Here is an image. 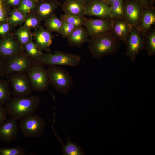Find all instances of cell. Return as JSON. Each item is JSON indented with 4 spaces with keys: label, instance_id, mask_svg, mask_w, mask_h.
Segmentation results:
<instances>
[{
    "label": "cell",
    "instance_id": "cell-1",
    "mask_svg": "<svg viewBox=\"0 0 155 155\" xmlns=\"http://www.w3.org/2000/svg\"><path fill=\"white\" fill-rule=\"evenodd\" d=\"M40 100L37 96L16 97L6 104L5 108L7 114L16 120H21L34 113L39 108Z\"/></svg>",
    "mask_w": 155,
    "mask_h": 155
},
{
    "label": "cell",
    "instance_id": "cell-2",
    "mask_svg": "<svg viewBox=\"0 0 155 155\" xmlns=\"http://www.w3.org/2000/svg\"><path fill=\"white\" fill-rule=\"evenodd\" d=\"M120 41L111 31L89 39V50L94 57L101 59L116 52L119 48Z\"/></svg>",
    "mask_w": 155,
    "mask_h": 155
},
{
    "label": "cell",
    "instance_id": "cell-3",
    "mask_svg": "<svg viewBox=\"0 0 155 155\" xmlns=\"http://www.w3.org/2000/svg\"><path fill=\"white\" fill-rule=\"evenodd\" d=\"M47 71L49 84L57 92L67 94L73 87V78L65 69L57 65H50Z\"/></svg>",
    "mask_w": 155,
    "mask_h": 155
},
{
    "label": "cell",
    "instance_id": "cell-4",
    "mask_svg": "<svg viewBox=\"0 0 155 155\" xmlns=\"http://www.w3.org/2000/svg\"><path fill=\"white\" fill-rule=\"evenodd\" d=\"M81 59L79 55L56 51L54 53L49 52L44 53L36 63L44 66L65 65L75 67L78 65Z\"/></svg>",
    "mask_w": 155,
    "mask_h": 155
},
{
    "label": "cell",
    "instance_id": "cell-5",
    "mask_svg": "<svg viewBox=\"0 0 155 155\" xmlns=\"http://www.w3.org/2000/svg\"><path fill=\"white\" fill-rule=\"evenodd\" d=\"M46 125L44 119L39 115L33 113L20 120L19 128L24 136L34 138L42 135Z\"/></svg>",
    "mask_w": 155,
    "mask_h": 155
},
{
    "label": "cell",
    "instance_id": "cell-6",
    "mask_svg": "<svg viewBox=\"0 0 155 155\" xmlns=\"http://www.w3.org/2000/svg\"><path fill=\"white\" fill-rule=\"evenodd\" d=\"M26 74L33 90L42 92L48 89L50 84L47 70L44 65L35 63Z\"/></svg>",
    "mask_w": 155,
    "mask_h": 155
},
{
    "label": "cell",
    "instance_id": "cell-7",
    "mask_svg": "<svg viewBox=\"0 0 155 155\" xmlns=\"http://www.w3.org/2000/svg\"><path fill=\"white\" fill-rule=\"evenodd\" d=\"M35 63L24 51L5 59V75L14 73H26Z\"/></svg>",
    "mask_w": 155,
    "mask_h": 155
},
{
    "label": "cell",
    "instance_id": "cell-8",
    "mask_svg": "<svg viewBox=\"0 0 155 155\" xmlns=\"http://www.w3.org/2000/svg\"><path fill=\"white\" fill-rule=\"evenodd\" d=\"M113 19L111 18H85L83 26L89 37L94 38L112 31Z\"/></svg>",
    "mask_w": 155,
    "mask_h": 155
},
{
    "label": "cell",
    "instance_id": "cell-9",
    "mask_svg": "<svg viewBox=\"0 0 155 155\" xmlns=\"http://www.w3.org/2000/svg\"><path fill=\"white\" fill-rule=\"evenodd\" d=\"M137 26H131L126 45L125 54L134 61L139 52L144 48V39Z\"/></svg>",
    "mask_w": 155,
    "mask_h": 155
},
{
    "label": "cell",
    "instance_id": "cell-10",
    "mask_svg": "<svg viewBox=\"0 0 155 155\" xmlns=\"http://www.w3.org/2000/svg\"><path fill=\"white\" fill-rule=\"evenodd\" d=\"M9 75L16 97L31 96L33 90L27 74L25 73H14Z\"/></svg>",
    "mask_w": 155,
    "mask_h": 155
},
{
    "label": "cell",
    "instance_id": "cell-11",
    "mask_svg": "<svg viewBox=\"0 0 155 155\" xmlns=\"http://www.w3.org/2000/svg\"><path fill=\"white\" fill-rule=\"evenodd\" d=\"M24 51L14 34L10 33L0 39V55L5 59Z\"/></svg>",
    "mask_w": 155,
    "mask_h": 155
},
{
    "label": "cell",
    "instance_id": "cell-12",
    "mask_svg": "<svg viewBox=\"0 0 155 155\" xmlns=\"http://www.w3.org/2000/svg\"><path fill=\"white\" fill-rule=\"evenodd\" d=\"M144 7L140 3L134 1L127 2L124 6V19L131 26L138 24Z\"/></svg>",
    "mask_w": 155,
    "mask_h": 155
},
{
    "label": "cell",
    "instance_id": "cell-13",
    "mask_svg": "<svg viewBox=\"0 0 155 155\" xmlns=\"http://www.w3.org/2000/svg\"><path fill=\"white\" fill-rule=\"evenodd\" d=\"M32 34L34 43L42 51L49 52L54 38L51 32L40 26L34 29Z\"/></svg>",
    "mask_w": 155,
    "mask_h": 155
},
{
    "label": "cell",
    "instance_id": "cell-14",
    "mask_svg": "<svg viewBox=\"0 0 155 155\" xmlns=\"http://www.w3.org/2000/svg\"><path fill=\"white\" fill-rule=\"evenodd\" d=\"M18 133L17 120L11 117L7 119L0 125V140L10 143L17 137Z\"/></svg>",
    "mask_w": 155,
    "mask_h": 155
},
{
    "label": "cell",
    "instance_id": "cell-15",
    "mask_svg": "<svg viewBox=\"0 0 155 155\" xmlns=\"http://www.w3.org/2000/svg\"><path fill=\"white\" fill-rule=\"evenodd\" d=\"M85 15L112 18L110 6L104 2L97 1H93L86 7Z\"/></svg>",
    "mask_w": 155,
    "mask_h": 155
},
{
    "label": "cell",
    "instance_id": "cell-16",
    "mask_svg": "<svg viewBox=\"0 0 155 155\" xmlns=\"http://www.w3.org/2000/svg\"><path fill=\"white\" fill-rule=\"evenodd\" d=\"M113 19L112 32L117 38L126 45L131 26L124 18Z\"/></svg>",
    "mask_w": 155,
    "mask_h": 155
},
{
    "label": "cell",
    "instance_id": "cell-17",
    "mask_svg": "<svg viewBox=\"0 0 155 155\" xmlns=\"http://www.w3.org/2000/svg\"><path fill=\"white\" fill-rule=\"evenodd\" d=\"M155 22V12L154 9L144 8L139 22L137 26L142 34L145 36L150 30Z\"/></svg>",
    "mask_w": 155,
    "mask_h": 155
},
{
    "label": "cell",
    "instance_id": "cell-18",
    "mask_svg": "<svg viewBox=\"0 0 155 155\" xmlns=\"http://www.w3.org/2000/svg\"><path fill=\"white\" fill-rule=\"evenodd\" d=\"M89 36L86 29L82 26L77 27L67 37L70 46L80 47L89 41Z\"/></svg>",
    "mask_w": 155,
    "mask_h": 155
},
{
    "label": "cell",
    "instance_id": "cell-19",
    "mask_svg": "<svg viewBox=\"0 0 155 155\" xmlns=\"http://www.w3.org/2000/svg\"><path fill=\"white\" fill-rule=\"evenodd\" d=\"M81 0H69L63 7L64 14L85 17L86 7Z\"/></svg>",
    "mask_w": 155,
    "mask_h": 155
},
{
    "label": "cell",
    "instance_id": "cell-20",
    "mask_svg": "<svg viewBox=\"0 0 155 155\" xmlns=\"http://www.w3.org/2000/svg\"><path fill=\"white\" fill-rule=\"evenodd\" d=\"M57 7L55 4L44 3L35 7L32 12L38 16L42 21H45L53 14Z\"/></svg>",
    "mask_w": 155,
    "mask_h": 155
},
{
    "label": "cell",
    "instance_id": "cell-21",
    "mask_svg": "<svg viewBox=\"0 0 155 155\" xmlns=\"http://www.w3.org/2000/svg\"><path fill=\"white\" fill-rule=\"evenodd\" d=\"M14 35L23 49L26 44L33 40L30 30L23 26L16 30Z\"/></svg>",
    "mask_w": 155,
    "mask_h": 155
},
{
    "label": "cell",
    "instance_id": "cell-22",
    "mask_svg": "<svg viewBox=\"0 0 155 155\" xmlns=\"http://www.w3.org/2000/svg\"><path fill=\"white\" fill-rule=\"evenodd\" d=\"M63 154L64 155H84L83 150L76 143L72 142L67 136V142L65 145L63 144Z\"/></svg>",
    "mask_w": 155,
    "mask_h": 155
},
{
    "label": "cell",
    "instance_id": "cell-23",
    "mask_svg": "<svg viewBox=\"0 0 155 155\" xmlns=\"http://www.w3.org/2000/svg\"><path fill=\"white\" fill-rule=\"evenodd\" d=\"M26 17L25 15L16 8L10 11L6 21L14 28L24 24Z\"/></svg>",
    "mask_w": 155,
    "mask_h": 155
},
{
    "label": "cell",
    "instance_id": "cell-24",
    "mask_svg": "<svg viewBox=\"0 0 155 155\" xmlns=\"http://www.w3.org/2000/svg\"><path fill=\"white\" fill-rule=\"evenodd\" d=\"M23 49L26 54L36 62L44 53L37 46L33 40L26 44Z\"/></svg>",
    "mask_w": 155,
    "mask_h": 155
},
{
    "label": "cell",
    "instance_id": "cell-25",
    "mask_svg": "<svg viewBox=\"0 0 155 155\" xmlns=\"http://www.w3.org/2000/svg\"><path fill=\"white\" fill-rule=\"evenodd\" d=\"M44 25L47 29L51 32L61 34L63 22L54 14L45 20Z\"/></svg>",
    "mask_w": 155,
    "mask_h": 155
},
{
    "label": "cell",
    "instance_id": "cell-26",
    "mask_svg": "<svg viewBox=\"0 0 155 155\" xmlns=\"http://www.w3.org/2000/svg\"><path fill=\"white\" fill-rule=\"evenodd\" d=\"M110 6L112 19L124 18L123 0H115Z\"/></svg>",
    "mask_w": 155,
    "mask_h": 155
},
{
    "label": "cell",
    "instance_id": "cell-27",
    "mask_svg": "<svg viewBox=\"0 0 155 155\" xmlns=\"http://www.w3.org/2000/svg\"><path fill=\"white\" fill-rule=\"evenodd\" d=\"M42 21L38 16L32 12L26 16L23 26L30 30L34 29L40 26Z\"/></svg>",
    "mask_w": 155,
    "mask_h": 155
},
{
    "label": "cell",
    "instance_id": "cell-28",
    "mask_svg": "<svg viewBox=\"0 0 155 155\" xmlns=\"http://www.w3.org/2000/svg\"><path fill=\"white\" fill-rule=\"evenodd\" d=\"M146 35L147 36L144 39V48L149 55L152 56L155 54V31H150Z\"/></svg>",
    "mask_w": 155,
    "mask_h": 155
},
{
    "label": "cell",
    "instance_id": "cell-29",
    "mask_svg": "<svg viewBox=\"0 0 155 155\" xmlns=\"http://www.w3.org/2000/svg\"><path fill=\"white\" fill-rule=\"evenodd\" d=\"M10 92L5 81L0 78V105L3 106L11 99Z\"/></svg>",
    "mask_w": 155,
    "mask_h": 155
},
{
    "label": "cell",
    "instance_id": "cell-30",
    "mask_svg": "<svg viewBox=\"0 0 155 155\" xmlns=\"http://www.w3.org/2000/svg\"><path fill=\"white\" fill-rule=\"evenodd\" d=\"M85 18V17H80L64 14L61 15L60 17V19L62 22L72 24L77 27L83 26Z\"/></svg>",
    "mask_w": 155,
    "mask_h": 155
},
{
    "label": "cell",
    "instance_id": "cell-31",
    "mask_svg": "<svg viewBox=\"0 0 155 155\" xmlns=\"http://www.w3.org/2000/svg\"><path fill=\"white\" fill-rule=\"evenodd\" d=\"M36 7L34 0H21L17 8L26 16L32 12Z\"/></svg>",
    "mask_w": 155,
    "mask_h": 155
},
{
    "label": "cell",
    "instance_id": "cell-32",
    "mask_svg": "<svg viewBox=\"0 0 155 155\" xmlns=\"http://www.w3.org/2000/svg\"><path fill=\"white\" fill-rule=\"evenodd\" d=\"M26 152L19 146L11 148H0V155H24L26 154Z\"/></svg>",
    "mask_w": 155,
    "mask_h": 155
},
{
    "label": "cell",
    "instance_id": "cell-33",
    "mask_svg": "<svg viewBox=\"0 0 155 155\" xmlns=\"http://www.w3.org/2000/svg\"><path fill=\"white\" fill-rule=\"evenodd\" d=\"M63 22L61 34L63 38L67 37L77 27L65 22Z\"/></svg>",
    "mask_w": 155,
    "mask_h": 155
},
{
    "label": "cell",
    "instance_id": "cell-34",
    "mask_svg": "<svg viewBox=\"0 0 155 155\" xmlns=\"http://www.w3.org/2000/svg\"><path fill=\"white\" fill-rule=\"evenodd\" d=\"M13 28L6 21L0 23V37H4L11 33Z\"/></svg>",
    "mask_w": 155,
    "mask_h": 155
},
{
    "label": "cell",
    "instance_id": "cell-35",
    "mask_svg": "<svg viewBox=\"0 0 155 155\" xmlns=\"http://www.w3.org/2000/svg\"><path fill=\"white\" fill-rule=\"evenodd\" d=\"M10 11L3 1L0 0V23L6 20Z\"/></svg>",
    "mask_w": 155,
    "mask_h": 155
},
{
    "label": "cell",
    "instance_id": "cell-36",
    "mask_svg": "<svg viewBox=\"0 0 155 155\" xmlns=\"http://www.w3.org/2000/svg\"><path fill=\"white\" fill-rule=\"evenodd\" d=\"M5 59L0 55V78L5 75Z\"/></svg>",
    "mask_w": 155,
    "mask_h": 155
},
{
    "label": "cell",
    "instance_id": "cell-37",
    "mask_svg": "<svg viewBox=\"0 0 155 155\" xmlns=\"http://www.w3.org/2000/svg\"><path fill=\"white\" fill-rule=\"evenodd\" d=\"M3 106L0 105V125L7 119L6 111Z\"/></svg>",
    "mask_w": 155,
    "mask_h": 155
},
{
    "label": "cell",
    "instance_id": "cell-38",
    "mask_svg": "<svg viewBox=\"0 0 155 155\" xmlns=\"http://www.w3.org/2000/svg\"><path fill=\"white\" fill-rule=\"evenodd\" d=\"M21 1V0H6V3L8 5L14 7L17 6L18 7Z\"/></svg>",
    "mask_w": 155,
    "mask_h": 155
},
{
    "label": "cell",
    "instance_id": "cell-39",
    "mask_svg": "<svg viewBox=\"0 0 155 155\" xmlns=\"http://www.w3.org/2000/svg\"><path fill=\"white\" fill-rule=\"evenodd\" d=\"M140 3H142V4H147L149 2H150V0H137Z\"/></svg>",
    "mask_w": 155,
    "mask_h": 155
},
{
    "label": "cell",
    "instance_id": "cell-40",
    "mask_svg": "<svg viewBox=\"0 0 155 155\" xmlns=\"http://www.w3.org/2000/svg\"><path fill=\"white\" fill-rule=\"evenodd\" d=\"M115 0H106L105 3L107 5H109L110 6L111 3Z\"/></svg>",
    "mask_w": 155,
    "mask_h": 155
},
{
    "label": "cell",
    "instance_id": "cell-41",
    "mask_svg": "<svg viewBox=\"0 0 155 155\" xmlns=\"http://www.w3.org/2000/svg\"><path fill=\"white\" fill-rule=\"evenodd\" d=\"M102 2L105 3L106 0H102Z\"/></svg>",
    "mask_w": 155,
    "mask_h": 155
},
{
    "label": "cell",
    "instance_id": "cell-42",
    "mask_svg": "<svg viewBox=\"0 0 155 155\" xmlns=\"http://www.w3.org/2000/svg\"><path fill=\"white\" fill-rule=\"evenodd\" d=\"M81 0L82 1H85V0Z\"/></svg>",
    "mask_w": 155,
    "mask_h": 155
},
{
    "label": "cell",
    "instance_id": "cell-43",
    "mask_svg": "<svg viewBox=\"0 0 155 155\" xmlns=\"http://www.w3.org/2000/svg\"><path fill=\"white\" fill-rule=\"evenodd\" d=\"M2 1H3V0H2Z\"/></svg>",
    "mask_w": 155,
    "mask_h": 155
}]
</instances>
